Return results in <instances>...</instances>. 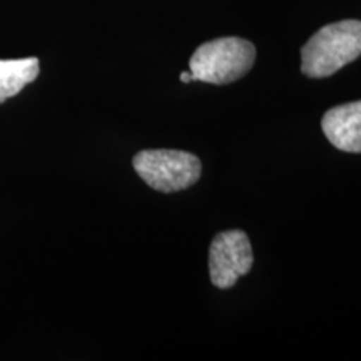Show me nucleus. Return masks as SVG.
<instances>
[{
	"label": "nucleus",
	"instance_id": "nucleus-1",
	"mask_svg": "<svg viewBox=\"0 0 361 361\" xmlns=\"http://www.w3.org/2000/svg\"><path fill=\"white\" fill-rule=\"evenodd\" d=\"M361 56V20L348 19L324 25L301 49V72L324 79Z\"/></svg>",
	"mask_w": 361,
	"mask_h": 361
},
{
	"label": "nucleus",
	"instance_id": "nucleus-2",
	"mask_svg": "<svg viewBox=\"0 0 361 361\" xmlns=\"http://www.w3.org/2000/svg\"><path fill=\"white\" fill-rule=\"evenodd\" d=\"M256 61V49L241 37H221L201 44L189 59L192 82L224 85L245 78Z\"/></svg>",
	"mask_w": 361,
	"mask_h": 361
},
{
	"label": "nucleus",
	"instance_id": "nucleus-3",
	"mask_svg": "<svg viewBox=\"0 0 361 361\" xmlns=\"http://www.w3.org/2000/svg\"><path fill=\"white\" fill-rule=\"evenodd\" d=\"M133 166L149 188L166 194L194 186L202 173L200 157L174 149H144L134 156Z\"/></svg>",
	"mask_w": 361,
	"mask_h": 361
},
{
	"label": "nucleus",
	"instance_id": "nucleus-4",
	"mask_svg": "<svg viewBox=\"0 0 361 361\" xmlns=\"http://www.w3.org/2000/svg\"><path fill=\"white\" fill-rule=\"evenodd\" d=\"M252 247L250 238L241 229L218 233L209 247L211 283L219 290L233 288L252 268Z\"/></svg>",
	"mask_w": 361,
	"mask_h": 361
},
{
	"label": "nucleus",
	"instance_id": "nucleus-5",
	"mask_svg": "<svg viewBox=\"0 0 361 361\" xmlns=\"http://www.w3.org/2000/svg\"><path fill=\"white\" fill-rule=\"evenodd\" d=\"M322 129L336 149L361 154V101L341 104L324 112Z\"/></svg>",
	"mask_w": 361,
	"mask_h": 361
},
{
	"label": "nucleus",
	"instance_id": "nucleus-6",
	"mask_svg": "<svg viewBox=\"0 0 361 361\" xmlns=\"http://www.w3.org/2000/svg\"><path fill=\"white\" fill-rule=\"evenodd\" d=\"M39 59H13L0 61V104L20 92L22 89L32 84L39 75Z\"/></svg>",
	"mask_w": 361,
	"mask_h": 361
},
{
	"label": "nucleus",
	"instance_id": "nucleus-7",
	"mask_svg": "<svg viewBox=\"0 0 361 361\" xmlns=\"http://www.w3.org/2000/svg\"><path fill=\"white\" fill-rule=\"evenodd\" d=\"M179 79L183 80V82H192V74L191 72H183V74L179 75Z\"/></svg>",
	"mask_w": 361,
	"mask_h": 361
}]
</instances>
